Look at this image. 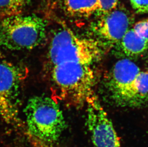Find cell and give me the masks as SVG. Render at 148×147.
I'll return each instance as SVG.
<instances>
[{"label": "cell", "instance_id": "17", "mask_svg": "<svg viewBox=\"0 0 148 147\" xmlns=\"http://www.w3.org/2000/svg\"></svg>", "mask_w": 148, "mask_h": 147}, {"label": "cell", "instance_id": "12", "mask_svg": "<svg viewBox=\"0 0 148 147\" xmlns=\"http://www.w3.org/2000/svg\"><path fill=\"white\" fill-rule=\"evenodd\" d=\"M34 0H0V19L23 14Z\"/></svg>", "mask_w": 148, "mask_h": 147}, {"label": "cell", "instance_id": "4", "mask_svg": "<svg viewBox=\"0 0 148 147\" xmlns=\"http://www.w3.org/2000/svg\"><path fill=\"white\" fill-rule=\"evenodd\" d=\"M48 22L36 14H21L0 19V48L31 50L47 39Z\"/></svg>", "mask_w": 148, "mask_h": 147}, {"label": "cell", "instance_id": "9", "mask_svg": "<svg viewBox=\"0 0 148 147\" xmlns=\"http://www.w3.org/2000/svg\"><path fill=\"white\" fill-rule=\"evenodd\" d=\"M148 103V71H141L124 95L119 105L137 108Z\"/></svg>", "mask_w": 148, "mask_h": 147}, {"label": "cell", "instance_id": "18", "mask_svg": "<svg viewBox=\"0 0 148 147\" xmlns=\"http://www.w3.org/2000/svg\"><path fill=\"white\" fill-rule=\"evenodd\" d=\"M0 58H1V57H0Z\"/></svg>", "mask_w": 148, "mask_h": 147}, {"label": "cell", "instance_id": "8", "mask_svg": "<svg viewBox=\"0 0 148 147\" xmlns=\"http://www.w3.org/2000/svg\"><path fill=\"white\" fill-rule=\"evenodd\" d=\"M140 72L139 67L129 59L119 60L114 65L109 73L106 86L116 104L119 105Z\"/></svg>", "mask_w": 148, "mask_h": 147}, {"label": "cell", "instance_id": "7", "mask_svg": "<svg viewBox=\"0 0 148 147\" xmlns=\"http://www.w3.org/2000/svg\"><path fill=\"white\" fill-rule=\"evenodd\" d=\"M86 104L87 127L94 147H121L112 121L95 95Z\"/></svg>", "mask_w": 148, "mask_h": 147}, {"label": "cell", "instance_id": "10", "mask_svg": "<svg viewBox=\"0 0 148 147\" xmlns=\"http://www.w3.org/2000/svg\"><path fill=\"white\" fill-rule=\"evenodd\" d=\"M62 1L65 14L71 18H88L95 14L98 9L97 0Z\"/></svg>", "mask_w": 148, "mask_h": 147}, {"label": "cell", "instance_id": "6", "mask_svg": "<svg viewBox=\"0 0 148 147\" xmlns=\"http://www.w3.org/2000/svg\"><path fill=\"white\" fill-rule=\"evenodd\" d=\"M133 22L130 12L124 7L117 6L109 13L98 16L90 28L95 39L105 47H110L117 46Z\"/></svg>", "mask_w": 148, "mask_h": 147}, {"label": "cell", "instance_id": "14", "mask_svg": "<svg viewBox=\"0 0 148 147\" xmlns=\"http://www.w3.org/2000/svg\"><path fill=\"white\" fill-rule=\"evenodd\" d=\"M133 30L148 42V18L138 21L132 27Z\"/></svg>", "mask_w": 148, "mask_h": 147}, {"label": "cell", "instance_id": "2", "mask_svg": "<svg viewBox=\"0 0 148 147\" xmlns=\"http://www.w3.org/2000/svg\"><path fill=\"white\" fill-rule=\"evenodd\" d=\"M44 65L72 62L91 65L102 59L106 47L95 39L78 36L66 25L48 32Z\"/></svg>", "mask_w": 148, "mask_h": 147}, {"label": "cell", "instance_id": "3", "mask_svg": "<svg viewBox=\"0 0 148 147\" xmlns=\"http://www.w3.org/2000/svg\"><path fill=\"white\" fill-rule=\"evenodd\" d=\"M28 134L36 144L45 147L56 144L66 127L63 113L52 97H31L24 109Z\"/></svg>", "mask_w": 148, "mask_h": 147}, {"label": "cell", "instance_id": "1", "mask_svg": "<svg viewBox=\"0 0 148 147\" xmlns=\"http://www.w3.org/2000/svg\"><path fill=\"white\" fill-rule=\"evenodd\" d=\"M91 65L72 62L44 65L52 98L75 108L86 104L95 95L96 76Z\"/></svg>", "mask_w": 148, "mask_h": 147}, {"label": "cell", "instance_id": "16", "mask_svg": "<svg viewBox=\"0 0 148 147\" xmlns=\"http://www.w3.org/2000/svg\"><path fill=\"white\" fill-rule=\"evenodd\" d=\"M58 1L59 0H47L48 5L49 6H51V7H53L55 5Z\"/></svg>", "mask_w": 148, "mask_h": 147}, {"label": "cell", "instance_id": "15", "mask_svg": "<svg viewBox=\"0 0 148 147\" xmlns=\"http://www.w3.org/2000/svg\"><path fill=\"white\" fill-rule=\"evenodd\" d=\"M132 8L137 14L148 13V0H130Z\"/></svg>", "mask_w": 148, "mask_h": 147}, {"label": "cell", "instance_id": "5", "mask_svg": "<svg viewBox=\"0 0 148 147\" xmlns=\"http://www.w3.org/2000/svg\"><path fill=\"white\" fill-rule=\"evenodd\" d=\"M27 70L0 58V117L10 125H20V102Z\"/></svg>", "mask_w": 148, "mask_h": 147}, {"label": "cell", "instance_id": "13", "mask_svg": "<svg viewBox=\"0 0 148 147\" xmlns=\"http://www.w3.org/2000/svg\"><path fill=\"white\" fill-rule=\"evenodd\" d=\"M120 0H97L98 9L97 14V16L104 15L109 13L118 6Z\"/></svg>", "mask_w": 148, "mask_h": 147}, {"label": "cell", "instance_id": "11", "mask_svg": "<svg viewBox=\"0 0 148 147\" xmlns=\"http://www.w3.org/2000/svg\"><path fill=\"white\" fill-rule=\"evenodd\" d=\"M127 57H137L148 51V42L130 28L117 46Z\"/></svg>", "mask_w": 148, "mask_h": 147}]
</instances>
